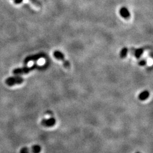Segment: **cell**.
Returning a JSON list of instances; mask_svg holds the SVG:
<instances>
[{"mask_svg":"<svg viewBox=\"0 0 153 153\" xmlns=\"http://www.w3.org/2000/svg\"><path fill=\"white\" fill-rule=\"evenodd\" d=\"M37 65H33L31 67H23V68H16L13 71V73L15 75H23L29 73L31 71L34 70L37 67Z\"/></svg>","mask_w":153,"mask_h":153,"instance_id":"cell-1","label":"cell"},{"mask_svg":"<svg viewBox=\"0 0 153 153\" xmlns=\"http://www.w3.org/2000/svg\"><path fill=\"white\" fill-rule=\"evenodd\" d=\"M24 82V79L21 76H11L6 78L5 83L8 86H14L15 85H21Z\"/></svg>","mask_w":153,"mask_h":153,"instance_id":"cell-2","label":"cell"},{"mask_svg":"<svg viewBox=\"0 0 153 153\" xmlns=\"http://www.w3.org/2000/svg\"><path fill=\"white\" fill-rule=\"evenodd\" d=\"M42 147L39 145H34L30 147H24L21 149L20 153H40Z\"/></svg>","mask_w":153,"mask_h":153,"instance_id":"cell-3","label":"cell"},{"mask_svg":"<svg viewBox=\"0 0 153 153\" xmlns=\"http://www.w3.org/2000/svg\"><path fill=\"white\" fill-rule=\"evenodd\" d=\"M53 56L57 60L61 61L62 63H63L64 66L66 69H69L70 67V64L69 62L65 60V57H64V54L61 52L59 51H55L53 52Z\"/></svg>","mask_w":153,"mask_h":153,"instance_id":"cell-4","label":"cell"},{"mask_svg":"<svg viewBox=\"0 0 153 153\" xmlns=\"http://www.w3.org/2000/svg\"><path fill=\"white\" fill-rule=\"evenodd\" d=\"M41 125L46 128H51L55 125L56 124V120L54 118L51 117V118L47 119H43L41 122H40Z\"/></svg>","mask_w":153,"mask_h":153,"instance_id":"cell-5","label":"cell"},{"mask_svg":"<svg viewBox=\"0 0 153 153\" xmlns=\"http://www.w3.org/2000/svg\"><path fill=\"white\" fill-rule=\"evenodd\" d=\"M45 55L44 53H39V54H34V55H32V56H28L27 57H26L25 59V61H24V64L26 65L28 63H30V61H36L37 60H39V59H42V58H44Z\"/></svg>","mask_w":153,"mask_h":153,"instance_id":"cell-6","label":"cell"},{"mask_svg":"<svg viewBox=\"0 0 153 153\" xmlns=\"http://www.w3.org/2000/svg\"><path fill=\"white\" fill-rule=\"evenodd\" d=\"M119 13H120L121 17L124 18L125 20H129L130 18V12L128 10V9L125 8V7H123V8H121L120 9V11H119Z\"/></svg>","mask_w":153,"mask_h":153,"instance_id":"cell-7","label":"cell"},{"mask_svg":"<svg viewBox=\"0 0 153 153\" xmlns=\"http://www.w3.org/2000/svg\"><path fill=\"white\" fill-rule=\"evenodd\" d=\"M150 93L149 91L148 90H143L142 92H141L138 95V98L141 101H145L147 100L150 97Z\"/></svg>","mask_w":153,"mask_h":153,"instance_id":"cell-8","label":"cell"},{"mask_svg":"<svg viewBox=\"0 0 153 153\" xmlns=\"http://www.w3.org/2000/svg\"><path fill=\"white\" fill-rule=\"evenodd\" d=\"M145 50V48H141L136 49L134 50L133 53L136 58L137 59H140L141 58V57L142 56L143 53H144Z\"/></svg>","mask_w":153,"mask_h":153,"instance_id":"cell-9","label":"cell"},{"mask_svg":"<svg viewBox=\"0 0 153 153\" xmlns=\"http://www.w3.org/2000/svg\"><path fill=\"white\" fill-rule=\"evenodd\" d=\"M128 53V49L126 47H124L121 50L120 53V57L121 59H125L127 56Z\"/></svg>","mask_w":153,"mask_h":153,"instance_id":"cell-10","label":"cell"},{"mask_svg":"<svg viewBox=\"0 0 153 153\" xmlns=\"http://www.w3.org/2000/svg\"><path fill=\"white\" fill-rule=\"evenodd\" d=\"M33 6L36 7V8H41V4L39 1H38L37 0H29Z\"/></svg>","mask_w":153,"mask_h":153,"instance_id":"cell-11","label":"cell"},{"mask_svg":"<svg viewBox=\"0 0 153 153\" xmlns=\"http://www.w3.org/2000/svg\"><path fill=\"white\" fill-rule=\"evenodd\" d=\"M147 63V60L146 59H142L138 62V65L141 66H143L146 65Z\"/></svg>","mask_w":153,"mask_h":153,"instance_id":"cell-12","label":"cell"},{"mask_svg":"<svg viewBox=\"0 0 153 153\" xmlns=\"http://www.w3.org/2000/svg\"><path fill=\"white\" fill-rule=\"evenodd\" d=\"M23 0H14V3L15 4H20Z\"/></svg>","mask_w":153,"mask_h":153,"instance_id":"cell-13","label":"cell"},{"mask_svg":"<svg viewBox=\"0 0 153 153\" xmlns=\"http://www.w3.org/2000/svg\"><path fill=\"white\" fill-rule=\"evenodd\" d=\"M136 153H141L140 152H139V151H137V152H136Z\"/></svg>","mask_w":153,"mask_h":153,"instance_id":"cell-14","label":"cell"}]
</instances>
